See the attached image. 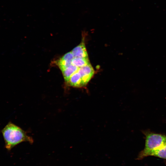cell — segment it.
<instances>
[{"label": "cell", "instance_id": "3", "mask_svg": "<svg viewBox=\"0 0 166 166\" xmlns=\"http://www.w3.org/2000/svg\"><path fill=\"white\" fill-rule=\"evenodd\" d=\"M78 71L80 74L85 86L90 80L94 73V70L90 63L79 68Z\"/></svg>", "mask_w": 166, "mask_h": 166}, {"label": "cell", "instance_id": "9", "mask_svg": "<svg viewBox=\"0 0 166 166\" xmlns=\"http://www.w3.org/2000/svg\"><path fill=\"white\" fill-rule=\"evenodd\" d=\"M90 63L89 58L74 57L72 61V64L79 68Z\"/></svg>", "mask_w": 166, "mask_h": 166}, {"label": "cell", "instance_id": "7", "mask_svg": "<svg viewBox=\"0 0 166 166\" xmlns=\"http://www.w3.org/2000/svg\"><path fill=\"white\" fill-rule=\"evenodd\" d=\"M69 86L80 88L85 86L78 71L73 74L66 82Z\"/></svg>", "mask_w": 166, "mask_h": 166}, {"label": "cell", "instance_id": "5", "mask_svg": "<svg viewBox=\"0 0 166 166\" xmlns=\"http://www.w3.org/2000/svg\"><path fill=\"white\" fill-rule=\"evenodd\" d=\"M74 58L71 52H69L57 60L56 64L61 71L72 64V61Z\"/></svg>", "mask_w": 166, "mask_h": 166}, {"label": "cell", "instance_id": "8", "mask_svg": "<svg viewBox=\"0 0 166 166\" xmlns=\"http://www.w3.org/2000/svg\"><path fill=\"white\" fill-rule=\"evenodd\" d=\"M79 69V68L71 64L61 70L65 81L67 82L70 77L77 72Z\"/></svg>", "mask_w": 166, "mask_h": 166}, {"label": "cell", "instance_id": "1", "mask_svg": "<svg viewBox=\"0 0 166 166\" xmlns=\"http://www.w3.org/2000/svg\"><path fill=\"white\" fill-rule=\"evenodd\" d=\"M5 147L10 150L18 144L24 141L32 143L33 139L21 128L11 122H9L2 130Z\"/></svg>", "mask_w": 166, "mask_h": 166}, {"label": "cell", "instance_id": "2", "mask_svg": "<svg viewBox=\"0 0 166 166\" xmlns=\"http://www.w3.org/2000/svg\"><path fill=\"white\" fill-rule=\"evenodd\" d=\"M145 136L144 149L139 155L155 150L166 144V136L152 132L149 130L144 131Z\"/></svg>", "mask_w": 166, "mask_h": 166}, {"label": "cell", "instance_id": "4", "mask_svg": "<svg viewBox=\"0 0 166 166\" xmlns=\"http://www.w3.org/2000/svg\"><path fill=\"white\" fill-rule=\"evenodd\" d=\"M148 156H155L166 159V144L156 149L139 155L138 158L140 159Z\"/></svg>", "mask_w": 166, "mask_h": 166}, {"label": "cell", "instance_id": "6", "mask_svg": "<svg viewBox=\"0 0 166 166\" xmlns=\"http://www.w3.org/2000/svg\"><path fill=\"white\" fill-rule=\"evenodd\" d=\"M74 57L88 58V54L84 41L83 40L81 43L71 51Z\"/></svg>", "mask_w": 166, "mask_h": 166}]
</instances>
